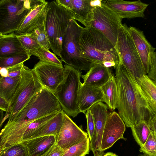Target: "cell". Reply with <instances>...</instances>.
I'll return each instance as SVG.
<instances>
[{"label": "cell", "instance_id": "obj_1", "mask_svg": "<svg viewBox=\"0 0 156 156\" xmlns=\"http://www.w3.org/2000/svg\"><path fill=\"white\" fill-rule=\"evenodd\" d=\"M62 110L54 93L43 87L1 130L0 150L22 142L24 132L34 121Z\"/></svg>", "mask_w": 156, "mask_h": 156}, {"label": "cell", "instance_id": "obj_2", "mask_svg": "<svg viewBox=\"0 0 156 156\" xmlns=\"http://www.w3.org/2000/svg\"><path fill=\"white\" fill-rule=\"evenodd\" d=\"M115 69L118 90L116 108L126 126L131 128L141 121L148 122L154 115L136 80L120 60Z\"/></svg>", "mask_w": 156, "mask_h": 156}, {"label": "cell", "instance_id": "obj_3", "mask_svg": "<svg viewBox=\"0 0 156 156\" xmlns=\"http://www.w3.org/2000/svg\"><path fill=\"white\" fill-rule=\"evenodd\" d=\"M78 43L82 55L90 61L96 64L112 62L118 65L119 60L115 47L91 26L83 27Z\"/></svg>", "mask_w": 156, "mask_h": 156}, {"label": "cell", "instance_id": "obj_4", "mask_svg": "<svg viewBox=\"0 0 156 156\" xmlns=\"http://www.w3.org/2000/svg\"><path fill=\"white\" fill-rule=\"evenodd\" d=\"M72 19L69 11L58 0L48 2L46 18L47 32L51 49L60 57L63 38Z\"/></svg>", "mask_w": 156, "mask_h": 156}, {"label": "cell", "instance_id": "obj_5", "mask_svg": "<svg viewBox=\"0 0 156 156\" xmlns=\"http://www.w3.org/2000/svg\"><path fill=\"white\" fill-rule=\"evenodd\" d=\"M83 28L76 20L73 19L70 20L63 38L60 53L62 62L80 71H88L96 64L82 54L78 42Z\"/></svg>", "mask_w": 156, "mask_h": 156}, {"label": "cell", "instance_id": "obj_6", "mask_svg": "<svg viewBox=\"0 0 156 156\" xmlns=\"http://www.w3.org/2000/svg\"><path fill=\"white\" fill-rule=\"evenodd\" d=\"M64 68L63 80L54 93L64 112L75 117L80 113L78 102L82 73L66 64Z\"/></svg>", "mask_w": 156, "mask_h": 156}, {"label": "cell", "instance_id": "obj_7", "mask_svg": "<svg viewBox=\"0 0 156 156\" xmlns=\"http://www.w3.org/2000/svg\"><path fill=\"white\" fill-rule=\"evenodd\" d=\"M43 87L33 69L23 65L19 84L9 102V108L0 122V127L7 119L9 118L8 121L12 119Z\"/></svg>", "mask_w": 156, "mask_h": 156}, {"label": "cell", "instance_id": "obj_8", "mask_svg": "<svg viewBox=\"0 0 156 156\" xmlns=\"http://www.w3.org/2000/svg\"><path fill=\"white\" fill-rule=\"evenodd\" d=\"M116 48L119 60L136 80L146 75L129 27L126 24L120 28Z\"/></svg>", "mask_w": 156, "mask_h": 156}, {"label": "cell", "instance_id": "obj_9", "mask_svg": "<svg viewBox=\"0 0 156 156\" xmlns=\"http://www.w3.org/2000/svg\"><path fill=\"white\" fill-rule=\"evenodd\" d=\"M122 19L104 3L94 7L92 27L104 34L116 48Z\"/></svg>", "mask_w": 156, "mask_h": 156}, {"label": "cell", "instance_id": "obj_10", "mask_svg": "<svg viewBox=\"0 0 156 156\" xmlns=\"http://www.w3.org/2000/svg\"><path fill=\"white\" fill-rule=\"evenodd\" d=\"M25 0H1L0 1V34L15 32L29 8Z\"/></svg>", "mask_w": 156, "mask_h": 156}, {"label": "cell", "instance_id": "obj_11", "mask_svg": "<svg viewBox=\"0 0 156 156\" xmlns=\"http://www.w3.org/2000/svg\"><path fill=\"white\" fill-rule=\"evenodd\" d=\"M33 70L43 87L53 93L64 78L63 66L39 61Z\"/></svg>", "mask_w": 156, "mask_h": 156}, {"label": "cell", "instance_id": "obj_12", "mask_svg": "<svg viewBox=\"0 0 156 156\" xmlns=\"http://www.w3.org/2000/svg\"><path fill=\"white\" fill-rule=\"evenodd\" d=\"M126 125L119 113L115 111L109 113L106 120L101 143L102 151L112 147L120 139L125 140L123 134Z\"/></svg>", "mask_w": 156, "mask_h": 156}, {"label": "cell", "instance_id": "obj_13", "mask_svg": "<svg viewBox=\"0 0 156 156\" xmlns=\"http://www.w3.org/2000/svg\"><path fill=\"white\" fill-rule=\"evenodd\" d=\"M30 7L15 32L16 35L30 33L46 16L48 2L43 0H30Z\"/></svg>", "mask_w": 156, "mask_h": 156}, {"label": "cell", "instance_id": "obj_14", "mask_svg": "<svg viewBox=\"0 0 156 156\" xmlns=\"http://www.w3.org/2000/svg\"><path fill=\"white\" fill-rule=\"evenodd\" d=\"M88 136V134L65 112L63 123L56 139V143L62 148L66 149L82 142Z\"/></svg>", "mask_w": 156, "mask_h": 156}, {"label": "cell", "instance_id": "obj_15", "mask_svg": "<svg viewBox=\"0 0 156 156\" xmlns=\"http://www.w3.org/2000/svg\"><path fill=\"white\" fill-rule=\"evenodd\" d=\"M107 105L101 101L97 102L89 109L91 112L94 123V130L90 148L94 156L103 153L101 149V143L105 122L109 113Z\"/></svg>", "mask_w": 156, "mask_h": 156}, {"label": "cell", "instance_id": "obj_16", "mask_svg": "<svg viewBox=\"0 0 156 156\" xmlns=\"http://www.w3.org/2000/svg\"><path fill=\"white\" fill-rule=\"evenodd\" d=\"M102 2L122 19L137 17L144 18V12L148 5L140 0L135 1L108 0Z\"/></svg>", "mask_w": 156, "mask_h": 156}, {"label": "cell", "instance_id": "obj_17", "mask_svg": "<svg viewBox=\"0 0 156 156\" xmlns=\"http://www.w3.org/2000/svg\"><path fill=\"white\" fill-rule=\"evenodd\" d=\"M129 27L145 73L147 75L150 67L151 56L154 52L155 48L147 41L143 31L134 27Z\"/></svg>", "mask_w": 156, "mask_h": 156}, {"label": "cell", "instance_id": "obj_18", "mask_svg": "<svg viewBox=\"0 0 156 156\" xmlns=\"http://www.w3.org/2000/svg\"><path fill=\"white\" fill-rule=\"evenodd\" d=\"M99 101L104 102L103 94L101 88L82 83L78 94L79 112L85 114L92 105Z\"/></svg>", "mask_w": 156, "mask_h": 156}, {"label": "cell", "instance_id": "obj_19", "mask_svg": "<svg viewBox=\"0 0 156 156\" xmlns=\"http://www.w3.org/2000/svg\"><path fill=\"white\" fill-rule=\"evenodd\" d=\"M94 7L93 0H71L67 10L70 13L73 19L87 27L91 25Z\"/></svg>", "mask_w": 156, "mask_h": 156}, {"label": "cell", "instance_id": "obj_20", "mask_svg": "<svg viewBox=\"0 0 156 156\" xmlns=\"http://www.w3.org/2000/svg\"><path fill=\"white\" fill-rule=\"evenodd\" d=\"M112 75L109 68L105 67L102 63H97L81 76L83 79V84L101 88Z\"/></svg>", "mask_w": 156, "mask_h": 156}, {"label": "cell", "instance_id": "obj_21", "mask_svg": "<svg viewBox=\"0 0 156 156\" xmlns=\"http://www.w3.org/2000/svg\"><path fill=\"white\" fill-rule=\"evenodd\" d=\"M22 142L27 147L29 156H41L56 143V138L54 135H48Z\"/></svg>", "mask_w": 156, "mask_h": 156}, {"label": "cell", "instance_id": "obj_22", "mask_svg": "<svg viewBox=\"0 0 156 156\" xmlns=\"http://www.w3.org/2000/svg\"><path fill=\"white\" fill-rule=\"evenodd\" d=\"M64 113L63 110L59 112L54 118L36 130L28 140L48 135H54L56 139L63 123Z\"/></svg>", "mask_w": 156, "mask_h": 156}, {"label": "cell", "instance_id": "obj_23", "mask_svg": "<svg viewBox=\"0 0 156 156\" xmlns=\"http://www.w3.org/2000/svg\"><path fill=\"white\" fill-rule=\"evenodd\" d=\"M25 52L15 33L0 34V58Z\"/></svg>", "mask_w": 156, "mask_h": 156}, {"label": "cell", "instance_id": "obj_24", "mask_svg": "<svg viewBox=\"0 0 156 156\" xmlns=\"http://www.w3.org/2000/svg\"><path fill=\"white\" fill-rule=\"evenodd\" d=\"M136 80L149 107L154 114L156 115V83L147 75L137 78Z\"/></svg>", "mask_w": 156, "mask_h": 156}, {"label": "cell", "instance_id": "obj_25", "mask_svg": "<svg viewBox=\"0 0 156 156\" xmlns=\"http://www.w3.org/2000/svg\"><path fill=\"white\" fill-rule=\"evenodd\" d=\"M101 88L103 94L104 102L110 110H114L117 108L118 90L115 77L114 74Z\"/></svg>", "mask_w": 156, "mask_h": 156}, {"label": "cell", "instance_id": "obj_26", "mask_svg": "<svg viewBox=\"0 0 156 156\" xmlns=\"http://www.w3.org/2000/svg\"><path fill=\"white\" fill-rule=\"evenodd\" d=\"M21 78V75L15 77L1 76L0 97L9 102L18 87Z\"/></svg>", "mask_w": 156, "mask_h": 156}, {"label": "cell", "instance_id": "obj_27", "mask_svg": "<svg viewBox=\"0 0 156 156\" xmlns=\"http://www.w3.org/2000/svg\"><path fill=\"white\" fill-rule=\"evenodd\" d=\"M46 16L33 31L28 34L37 41L41 47L49 51L51 47L46 27Z\"/></svg>", "mask_w": 156, "mask_h": 156}, {"label": "cell", "instance_id": "obj_28", "mask_svg": "<svg viewBox=\"0 0 156 156\" xmlns=\"http://www.w3.org/2000/svg\"><path fill=\"white\" fill-rule=\"evenodd\" d=\"M131 128L135 140L140 147H142L145 143L152 131L147 122L141 121Z\"/></svg>", "mask_w": 156, "mask_h": 156}, {"label": "cell", "instance_id": "obj_29", "mask_svg": "<svg viewBox=\"0 0 156 156\" xmlns=\"http://www.w3.org/2000/svg\"><path fill=\"white\" fill-rule=\"evenodd\" d=\"M27 52H20L8 56L0 58V68H7L24 63L30 59Z\"/></svg>", "mask_w": 156, "mask_h": 156}, {"label": "cell", "instance_id": "obj_30", "mask_svg": "<svg viewBox=\"0 0 156 156\" xmlns=\"http://www.w3.org/2000/svg\"><path fill=\"white\" fill-rule=\"evenodd\" d=\"M89 137L80 143L65 149L62 156H85L89 154L90 148Z\"/></svg>", "mask_w": 156, "mask_h": 156}, {"label": "cell", "instance_id": "obj_31", "mask_svg": "<svg viewBox=\"0 0 156 156\" xmlns=\"http://www.w3.org/2000/svg\"><path fill=\"white\" fill-rule=\"evenodd\" d=\"M29 54L30 56L33 55L37 57L41 62L63 66L61 60L58 58L55 54L42 47H40Z\"/></svg>", "mask_w": 156, "mask_h": 156}, {"label": "cell", "instance_id": "obj_32", "mask_svg": "<svg viewBox=\"0 0 156 156\" xmlns=\"http://www.w3.org/2000/svg\"><path fill=\"white\" fill-rule=\"evenodd\" d=\"M0 156H29L28 149L22 142L0 150Z\"/></svg>", "mask_w": 156, "mask_h": 156}, {"label": "cell", "instance_id": "obj_33", "mask_svg": "<svg viewBox=\"0 0 156 156\" xmlns=\"http://www.w3.org/2000/svg\"><path fill=\"white\" fill-rule=\"evenodd\" d=\"M58 112L51 114L36 120L30 124L23 134L22 142L28 140L36 130L54 118Z\"/></svg>", "mask_w": 156, "mask_h": 156}, {"label": "cell", "instance_id": "obj_34", "mask_svg": "<svg viewBox=\"0 0 156 156\" xmlns=\"http://www.w3.org/2000/svg\"><path fill=\"white\" fill-rule=\"evenodd\" d=\"M16 35L22 47L29 54L41 47L28 34Z\"/></svg>", "mask_w": 156, "mask_h": 156}, {"label": "cell", "instance_id": "obj_35", "mask_svg": "<svg viewBox=\"0 0 156 156\" xmlns=\"http://www.w3.org/2000/svg\"><path fill=\"white\" fill-rule=\"evenodd\" d=\"M148 156H156V135L152 131L144 144L139 150Z\"/></svg>", "mask_w": 156, "mask_h": 156}, {"label": "cell", "instance_id": "obj_36", "mask_svg": "<svg viewBox=\"0 0 156 156\" xmlns=\"http://www.w3.org/2000/svg\"><path fill=\"white\" fill-rule=\"evenodd\" d=\"M87 122V131L90 143L93 140L94 130V123L92 114L90 110L88 109L85 114Z\"/></svg>", "mask_w": 156, "mask_h": 156}, {"label": "cell", "instance_id": "obj_37", "mask_svg": "<svg viewBox=\"0 0 156 156\" xmlns=\"http://www.w3.org/2000/svg\"><path fill=\"white\" fill-rule=\"evenodd\" d=\"M148 77L156 83V52L153 53L151 56L150 65L148 73Z\"/></svg>", "mask_w": 156, "mask_h": 156}, {"label": "cell", "instance_id": "obj_38", "mask_svg": "<svg viewBox=\"0 0 156 156\" xmlns=\"http://www.w3.org/2000/svg\"><path fill=\"white\" fill-rule=\"evenodd\" d=\"M65 149L55 143L46 153L41 156H62Z\"/></svg>", "mask_w": 156, "mask_h": 156}, {"label": "cell", "instance_id": "obj_39", "mask_svg": "<svg viewBox=\"0 0 156 156\" xmlns=\"http://www.w3.org/2000/svg\"><path fill=\"white\" fill-rule=\"evenodd\" d=\"M23 65V63H22L6 68L8 71V76L12 77L20 76Z\"/></svg>", "mask_w": 156, "mask_h": 156}, {"label": "cell", "instance_id": "obj_40", "mask_svg": "<svg viewBox=\"0 0 156 156\" xmlns=\"http://www.w3.org/2000/svg\"><path fill=\"white\" fill-rule=\"evenodd\" d=\"M9 102L0 97V109L6 112L9 107Z\"/></svg>", "mask_w": 156, "mask_h": 156}, {"label": "cell", "instance_id": "obj_41", "mask_svg": "<svg viewBox=\"0 0 156 156\" xmlns=\"http://www.w3.org/2000/svg\"><path fill=\"white\" fill-rule=\"evenodd\" d=\"M152 132L156 135V115H155L147 122Z\"/></svg>", "mask_w": 156, "mask_h": 156}, {"label": "cell", "instance_id": "obj_42", "mask_svg": "<svg viewBox=\"0 0 156 156\" xmlns=\"http://www.w3.org/2000/svg\"><path fill=\"white\" fill-rule=\"evenodd\" d=\"M1 76L6 77L8 76V71L6 68H0Z\"/></svg>", "mask_w": 156, "mask_h": 156}, {"label": "cell", "instance_id": "obj_43", "mask_svg": "<svg viewBox=\"0 0 156 156\" xmlns=\"http://www.w3.org/2000/svg\"><path fill=\"white\" fill-rule=\"evenodd\" d=\"M96 156H117V155L112 152H108L105 153L104 152Z\"/></svg>", "mask_w": 156, "mask_h": 156}, {"label": "cell", "instance_id": "obj_44", "mask_svg": "<svg viewBox=\"0 0 156 156\" xmlns=\"http://www.w3.org/2000/svg\"><path fill=\"white\" fill-rule=\"evenodd\" d=\"M3 111L0 110V122H2L4 118L3 117Z\"/></svg>", "mask_w": 156, "mask_h": 156}, {"label": "cell", "instance_id": "obj_45", "mask_svg": "<svg viewBox=\"0 0 156 156\" xmlns=\"http://www.w3.org/2000/svg\"><path fill=\"white\" fill-rule=\"evenodd\" d=\"M138 156H148L143 154H140Z\"/></svg>", "mask_w": 156, "mask_h": 156}]
</instances>
